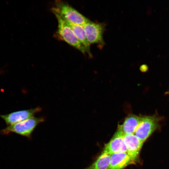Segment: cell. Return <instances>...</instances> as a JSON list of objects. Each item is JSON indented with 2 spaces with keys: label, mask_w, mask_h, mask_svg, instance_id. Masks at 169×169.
I'll list each match as a JSON object with an SVG mask.
<instances>
[{
  "label": "cell",
  "mask_w": 169,
  "mask_h": 169,
  "mask_svg": "<svg viewBox=\"0 0 169 169\" xmlns=\"http://www.w3.org/2000/svg\"><path fill=\"white\" fill-rule=\"evenodd\" d=\"M52 12L58 14L65 21L72 24L83 25L91 21L68 4L58 1Z\"/></svg>",
  "instance_id": "1"
},
{
  "label": "cell",
  "mask_w": 169,
  "mask_h": 169,
  "mask_svg": "<svg viewBox=\"0 0 169 169\" xmlns=\"http://www.w3.org/2000/svg\"><path fill=\"white\" fill-rule=\"evenodd\" d=\"M44 120L43 117H37L33 116L23 121L8 126L1 130V132L3 134L14 132L30 138L36 127Z\"/></svg>",
  "instance_id": "2"
},
{
  "label": "cell",
  "mask_w": 169,
  "mask_h": 169,
  "mask_svg": "<svg viewBox=\"0 0 169 169\" xmlns=\"http://www.w3.org/2000/svg\"><path fill=\"white\" fill-rule=\"evenodd\" d=\"M52 12L57 19L58 33L60 38L68 44L84 54L86 52L84 46L77 38L71 28L58 14Z\"/></svg>",
  "instance_id": "3"
},
{
  "label": "cell",
  "mask_w": 169,
  "mask_h": 169,
  "mask_svg": "<svg viewBox=\"0 0 169 169\" xmlns=\"http://www.w3.org/2000/svg\"><path fill=\"white\" fill-rule=\"evenodd\" d=\"M162 118L156 113L151 115L141 116V120L134 134L143 143L159 126Z\"/></svg>",
  "instance_id": "4"
},
{
  "label": "cell",
  "mask_w": 169,
  "mask_h": 169,
  "mask_svg": "<svg viewBox=\"0 0 169 169\" xmlns=\"http://www.w3.org/2000/svg\"><path fill=\"white\" fill-rule=\"evenodd\" d=\"M87 40L90 44H96L104 46L105 42L103 34L105 25L102 23H96L92 21L83 25Z\"/></svg>",
  "instance_id": "5"
},
{
  "label": "cell",
  "mask_w": 169,
  "mask_h": 169,
  "mask_svg": "<svg viewBox=\"0 0 169 169\" xmlns=\"http://www.w3.org/2000/svg\"><path fill=\"white\" fill-rule=\"evenodd\" d=\"M41 110V108L38 107L34 108L15 111L6 115H1L0 117L9 126L33 116L36 113Z\"/></svg>",
  "instance_id": "6"
},
{
  "label": "cell",
  "mask_w": 169,
  "mask_h": 169,
  "mask_svg": "<svg viewBox=\"0 0 169 169\" xmlns=\"http://www.w3.org/2000/svg\"><path fill=\"white\" fill-rule=\"evenodd\" d=\"M124 140L127 148V152L135 162L138 160L143 143L134 134L124 135Z\"/></svg>",
  "instance_id": "7"
},
{
  "label": "cell",
  "mask_w": 169,
  "mask_h": 169,
  "mask_svg": "<svg viewBox=\"0 0 169 169\" xmlns=\"http://www.w3.org/2000/svg\"><path fill=\"white\" fill-rule=\"evenodd\" d=\"M124 135L117 130L110 141L105 145L103 151L110 155L119 152H127Z\"/></svg>",
  "instance_id": "8"
},
{
  "label": "cell",
  "mask_w": 169,
  "mask_h": 169,
  "mask_svg": "<svg viewBox=\"0 0 169 169\" xmlns=\"http://www.w3.org/2000/svg\"><path fill=\"white\" fill-rule=\"evenodd\" d=\"M135 162L127 152H119L111 155L109 165L107 169H123Z\"/></svg>",
  "instance_id": "9"
},
{
  "label": "cell",
  "mask_w": 169,
  "mask_h": 169,
  "mask_svg": "<svg viewBox=\"0 0 169 169\" xmlns=\"http://www.w3.org/2000/svg\"><path fill=\"white\" fill-rule=\"evenodd\" d=\"M141 120V116L129 115L125 118L123 124L118 126L117 130L124 135L134 134Z\"/></svg>",
  "instance_id": "10"
},
{
  "label": "cell",
  "mask_w": 169,
  "mask_h": 169,
  "mask_svg": "<svg viewBox=\"0 0 169 169\" xmlns=\"http://www.w3.org/2000/svg\"><path fill=\"white\" fill-rule=\"evenodd\" d=\"M65 22L72 29L78 39L84 46L86 50V53L90 57H91L92 55L90 51V44L87 38L83 25L72 24L66 21Z\"/></svg>",
  "instance_id": "11"
},
{
  "label": "cell",
  "mask_w": 169,
  "mask_h": 169,
  "mask_svg": "<svg viewBox=\"0 0 169 169\" xmlns=\"http://www.w3.org/2000/svg\"><path fill=\"white\" fill-rule=\"evenodd\" d=\"M111 155L102 151L93 163L84 169H107L109 164Z\"/></svg>",
  "instance_id": "12"
},
{
  "label": "cell",
  "mask_w": 169,
  "mask_h": 169,
  "mask_svg": "<svg viewBox=\"0 0 169 169\" xmlns=\"http://www.w3.org/2000/svg\"><path fill=\"white\" fill-rule=\"evenodd\" d=\"M148 69L147 66L146 64H143L140 67V70L142 72H145Z\"/></svg>",
  "instance_id": "13"
},
{
  "label": "cell",
  "mask_w": 169,
  "mask_h": 169,
  "mask_svg": "<svg viewBox=\"0 0 169 169\" xmlns=\"http://www.w3.org/2000/svg\"><path fill=\"white\" fill-rule=\"evenodd\" d=\"M167 94H169V91L167 92Z\"/></svg>",
  "instance_id": "14"
},
{
  "label": "cell",
  "mask_w": 169,
  "mask_h": 169,
  "mask_svg": "<svg viewBox=\"0 0 169 169\" xmlns=\"http://www.w3.org/2000/svg\"></svg>",
  "instance_id": "15"
}]
</instances>
